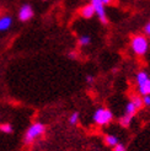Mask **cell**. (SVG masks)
<instances>
[{
	"label": "cell",
	"mask_w": 150,
	"mask_h": 151,
	"mask_svg": "<svg viewBox=\"0 0 150 151\" xmlns=\"http://www.w3.org/2000/svg\"><path fill=\"white\" fill-rule=\"evenodd\" d=\"M131 101L136 104V107L138 109H141V107H144V104H143V97H141L139 93L137 95H132L131 96Z\"/></svg>",
	"instance_id": "cell-11"
},
{
	"label": "cell",
	"mask_w": 150,
	"mask_h": 151,
	"mask_svg": "<svg viewBox=\"0 0 150 151\" xmlns=\"http://www.w3.org/2000/svg\"><path fill=\"white\" fill-rule=\"evenodd\" d=\"M112 120H113V113H112L111 109L105 107L97 108L92 114V122L99 127L108 125Z\"/></svg>",
	"instance_id": "cell-3"
},
{
	"label": "cell",
	"mask_w": 150,
	"mask_h": 151,
	"mask_svg": "<svg viewBox=\"0 0 150 151\" xmlns=\"http://www.w3.org/2000/svg\"><path fill=\"white\" fill-rule=\"evenodd\" d=\"M118 142H119L118 137H116V135H113V134H108V135L105 137V144H106L107 146H110V147H115Z\"/></svg>",
	"instance_id": "cell-9"
},
{
	"label": "cell",
	"mask_w": 150,
	"mask_h": 151,
	"mask_svg": "<svg viewBox=\"0 0 150 151\" xmlns=\"http://www.w3.org/2000/svg\"><path fill=\"white\" fill-rule=\"evenodd\" d=\"M141 97H143V104H144V107H150V95L141 96Z\"/></svg>",
	"instance_id": "cell-17"
},
{
	"label": "cell",
	"mask_w": 150,
	"mask_h": 151,
	"mask_svg": "<svg viewBox=\"0 0 150 151\" xmlns=\"http://www.w3.org/2000/svg\"><path fill=\"white\" fill-rule=\"evenodd\" d=\"M144 35L146 37H150V20L146 22V25L144 26Z\"/></svg>",
	"instance_id": "cell-19"
},
{
	"label": "cell",
	"mask_w": 150,
	"mask_h": 151,
	"mask_svg": "<svg viewBox=\"0 0 150 151\" xmlns=\"http://www.w3.org/2000/svg\"><path fill=\"white\" fill-rule=\"evenodd\" d=\"M80 16L82 19H86V20H90V19H92L94 17V15H95V9L92 7L91 4H87V5H84L82 7H80Z\"/></svg>",
	"instance_id": "cell-7"
},
{
	"label": "cell",
	"mask_w": 150,
	"mask_h": 151,
	"mask_svg": "<svg viewBox=\"0 0 150 151\" xmlns=\"http://www.w3.org/2000/svg\"><path fill=\"white\" fill-rule=\"evenodd\" d=\"M85 80H86V82H87V84H92V82L95 81V78L92 76V75H86Z\"/></svg>",
	"instance_id": "cell-20"
},
{
	"label": "cell",
	"mask_w": 150,
	"mask_h": 151,
	"mask_svg": "<svg viewBox=\"0 0 150 151\" xmlns=\"http://www.w3.org/2000/svg\"><path fill=\"white\" fill-rule=\"evenodd\" d=\"M69 58H71V59H76V57H78V54H76V52H69Z\"/></svg>",
	"instance_id": "cell-21"
},
{
	"label": "cell",
	"mask_w": 150,
	"mask_h": 151,
	"mask_svg": "<svg viewBox=\"0 0 150 151\" xmlns=\"http://www.w3.org/2000/svg\"><path fill=\"white\" fill-rule=\"evenodd\" d=\"M43 1H46V0H43Z\"/></svg>",
	"instance_id": "cell-23"
},
{
	"label": "cell",
	"mask_w": 150,
	"mask_h": 151,
	"mask_svg": "<svg viewBox=\"0 0 150 151\" xmlns=\"http://www.w3.org/2000/svg\"><path fill=\"white\" fill-rule=\"evenodd\" d=\"M132 119H133V117L123 114L121 118H119V124H121L123 128H128L131 125V123H132Z\"/></svg>",
	"instance_id": "cell-14"
},
{
	"label": "cell",
	"mask_w": 150,
	"mask_h": 151,
	"mask_svg": "<svg viewBox=\"0 0 150 151\" xmlns=\"http://www.w3.org/2000/svg\"><path fill=\"white\" fill-rule=\"evenodd\" d=\"M78 43H79L80 47H86V46H89V44L91 43V37L87 36V35H82V36L79 37Z\"/></svg>",
	"instance_id": "cell-13"
},
{
	"label": "cell",
	"mask_w": 150,
	"mask_h": 151,
	"mask_svg": "<svg viewBox=\"0 0 150 151\" xmlns=\"http://www.w3.org/2000/svg\"><path fill=\"white\" fill-rule=\"evenodd\" d=\"M131 49L136 55L144 57L149 50V40L145 35H134L131 38Z\"/></svg>",
	"instance_id": "cell-2"
},
{
	"label": "cell",
	"mask_w": 150,
	"mask_h": 151,
	"mask_svg": "<svg viewBox=\"0 0 150 151\" xmlns=\"http://www.w3.org/2000/svg\"><path fill=\"white\" fill-rule=\"evenodd\" d=\"M139 109L136 107V104H134L131 100H129V102L125 104V109H124V114H127V116H131V117H134L137 114V112H138Z\"/></svg>",
	"instance_id": "cell-10"
},
{
	"label": "cell",
	"mask_w": 150,
	"mask_h": 151,
	"mask_svg": "<svg viewBox=\"0 0 150 151\" xmlns=\"http://www.w3.org/2000/svg\"><path fill=\"white\" fill-rule=\"evenodd\" d=\"M92 7L95 9V15H97L99 20L102 22L103 25H107L108 24V19H107V14H106V9H105V5L102 3V0H91Z\"/></svg>",
	"instance_id": "cell-4"
},
{
	"label": "cell",
	"mask_w": 150,
	"mask_h": 151,
	"mask_svg": "<svg viewBox=\"0 0 150 151\" xmlns=\"http://www.w3.org/2000/svg\"><path fill=\"white\" fill-rule=\"evenodd\" d=\"M79 119H80V114H79V113L78 112H73L71 114H70V117H69V123L71 125H76L79 123Z\"/></svg>",
	"instance_id": "cell-16"
},
{
	"label": "cell",
	"mask_w": 150,
	"mask_h": 151,
	"mask_svg": "<svg viewBox=\"0 0 150 151\" xmlns=\"http://www.w3.org/2000/svg\"><path fill=\"white\" fill-rule=\"evenodd\" d=\"M150 76L148 75V73L146 71H144V70H140V71H138L137 73V75H136V81H137V85H139V84H141V82H144L145 80H148Z\"/></svg>",
	"instance_id": "cell-12"
},
{
	"label": "cell",
	"mask_w": 150,
	"mask_h": 151,
	"mask_svg": "<svg viewBox=\"0 0 150 151\" xmlns=\"http://www.w3.org/2000/svg\"><path fill=\"white\" fill-rule=\"evenodd\" d=\"M112 149H113V151H125V146L122 144V142H118V144Z\"/></svg>",
	"instance_id": "cell-18"
},
{
	"label": "cell",
	"mask_w": 150,
	"mask_h": 151,
	"mask_svg": "<svg viewBox=\"0 0 150 151\" xmlns=\"http://www.w3.org/2000/svg\"><path fill=\"white\" fill-rule=\"evenodd\" d=\"M12 17L10 15H1L0 16V32H5V31H9L12 26Z\"/></svg>",
	"instance_id": "cell-6"
},
{
	"label": "cell",
	"mask_w": 150,
	"mask_h": 151,
	"mask_svg": "<svg viewBox=\"0 0 150 151\" xmlns=\"http://www.w3.org/2000/svg\"><path fill=\"white\" fill-rule=\"evenodd\" d=\"M46 133V125L41 122H35L27 128V130L25 132L24 135V142L26 145H31L33 142L43 137Z\"/></svg>",
	"instance_id": "cell-1"
},
{
	"label": "cell",
	"mask_w": 150,
	"mask_h": 151,
	"mask_svg": "<svg viewBox=\"0 0 150 151\" xmlns=\"http://www.w3.org/2000/svg\"><path fill=\"white\" fill-rule=\"evenodd\" d=\"M138 86V93L140 96H146V95H150V78L148 80H145L144 82L137 85Z\"/></svg>",
	"instance_id": "cell-8"
},
{
	"label": "cell",
	"mask_w": 150,
	"mask_h": 151,
	"mask_svg": "<svg viewBox=\"0 0 150 151\" xmlns=\"http://www.w3.org/2000/svg\"><path fill=\"white\" fill-rule=\"evenodd\" d=\"M112 1H113V0H102V3H103L105 5H110Z\"/></svg>",
	"instance_id": "cell-22"
},
{
	"label": "cell",
	"mask_w": 150,
	"mask_h": 151,
	"mask_svg": "<svg viewBox=\"0 0 150 151\" xmlns=\"http://www.w3.org/2000/svg\"><path fill=\"white\" fill-rule=\"evenodd\" d=\"M33 15H35L33 7L30 4H24V5H21V7L19 9L17 17L21 22H27L33 17Z\"/></svg>",
	"instance_id": "cell-5"
},
{
	"label": "cell",
	"mask_w": 150,
	"mask_h": 151,
	"mask_svg": "<svg viewBox=\"0 0 150 151\" xmlns=\"http://www.w3.org/2000/svg\"><path fill=\"white\" fill-rule=\"evenodd\" d=\"M0 132L4 133V134H12L14 128L10 123H1L0 124Z\"/></svg>",
	"instance_id": "cell-15"
}]
</instances>
